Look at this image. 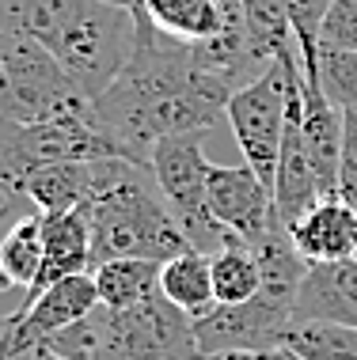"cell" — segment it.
<instances>
[{"label":"cell","instance_id":"obj_17","mask_svg":"<svg viewBox=\"0 0 357 360\" xmlns=\"http://www.w3.org/2000/svg\"><path fill=\"white\" fill-rule=\"evenodd\" d=\"M160 296L168 304H175L182 315L201 319L217 307L213 296V266H209V255L201 250H187V255L163 262L160 269Z\"/></svg>","mask_w":357,"mask_h":360},{"label":"cell","instance_id":"obj_18","mask_svg":"<svg viewBox=\"0 0 357 360\" xmlns=\"http://www.w3.org/2000/svg\"><path fill=\"white\" fill-rule=\"evenodd\" d=\"M149 19L179 42H206L225 31L228 12L220 0H141Z\"/></svg>","mask_w":357,"mask_h":360},{"label":"cell","instance_id":"obj_20","mask_svg":"<svg viewBox=\"0 0 357 360\" xmlns=\"http://www.w3.org/2000/svg\"><path fill=\"white\" fill-rule=\"evenodd\" d=\"M213 266V296L217 304H251L263 292V274H258V258L247 243L232 239L228 247H220L217 255H209Z\"/></svg>","mask_w":357,"mask_h":360},{"label":"cell","instance_id":"obj_28","mask_svg":"<svg viewBox=\"0 0 357 360\" xmlns=\"http://www.w3.org/2000/svg\"><path fill=\"white\" fill-rule=\"evenodd\" d=\"M217 360H301L296 353H289V349H263V353H225V356H217Z\"/></svg>","mask_w":357,"mask_h":360},{"label":"cell","instance_id":"obj_14","mask_svg":"<svg viewBox=\"0 0 357 360\" xmlns=\"http://www.w3.org/2000/svg\"><path fill=\"white\" fill-rule=\"evenodd\" d=\"M95 307H99V288H95V277L92 274H73V277L54 281L50 288L38 292L35 300H27L19 311H23L27 326H35L38 334L50 342L57 330L76 326L80 319H88Z\"/></svg>","mask_w":357,"mask_h":360},{"label":"cell","instance_id":"obj_6","mask_svg":"<svg viewBox=\"0 0 357 360\" xmlns=\"http://www.w3.org/2000/svg\"><path fill=\"white\" fill-rule=\"evenodd\" d=\"M88 160H122L114 141L95 125L92 110L61 114V118L38 125L4 122V133H0V193H4V201H15V193H23V182L35 171L54 167V163Z\"/></svg>","mask_w":357,"mask_h":360},{"label":"cell","instance_id":"obj_27","mask_svg":"<svg viewBox=\"0 0 357 360\" xmlns=\"http://www.w3.org/2000/svg\"><path fill=\"white\" fill-rule=\"evenodd\" d=\"M282 4H285L289 23L296 31V46L320 42V27H323V15L331 8V0H282Z\"/></svg>","mask_w":357,"mask_h":360},{"label":"cell","instance_id":"obj_12","mask_svg":"<svg viewBox=\"0 0 357 360\" xmlns=\"http://www.w3.org/2000/svg\"><path fill=\"white\" fill-rule=\"evenodd\" d=\"M289 239H293L296 255L308 266L320 262H346L357 250V205L334 198H323L312 205L296 224H289Z\"/></svg>","mask_w":357,"mask_h":360},{"label":"cell","instance_id":"obj_13","mask_svg":"<svg viewBox=\"0 0 357 360\" xmlns=\"http://www.w3.org/2000/svg\"><path fill=\"white\" fill-rule=\"evenodd\" d=\"M38 217H42V274H38L35 288L27 292V300L46 292L54 281L92 269V228L80 209L76 212H38Z\"/></svg>","mask_w":357,"mask_h":360},{"label":"cell","instance_id":"obj_10","mask_svg":"<svg viewBox=\"0 0 357 360\" xmlns=\"http://www.w3.org/2000/svg\"><path fill=\"white\" fill-rule=\"evenodd\" d=\"M206 193H209V217H213L232 239L247 243V247H258V243L277 228L274 190H270L247 163H239V167L209 163Z\"/></svg>","mask_w":357,"mask_h":360},{"label":"cell","instance_id":"obj_21","mask_svg":"<svg viewBox=\"0 0 357 360\" xmlns=\"http://www.w3.org/2000/svg\"><path fill=\"white\" fill-rule=\"evenodd\" d=\"M244 4V27L263 61H277L285 53H296V31L289 23L282 0H239Z\"/></svg>","mask_w":357,"mask_h":360},{"label":"cell","instance_id":"obj_19","mask_svg":"<svg viewBox=\"0 0 357 360\" xmlns=\"http://www.w3.org/2000/svg\"><path fill=\"white\" fill-rule=\"evenodd\" d=\"M42 274V217H27L0 239V292H31Z\"/></svg>","mask_w":357,"mask_h":360},{"label":"cell","instance_id":"obj_22","mask_svg":"<svg viewBox=\"0 0 357 360\" xmlns=\"http://www.w3.org/2000/svg\"><path fill=\"white\" fill-rule=\"evenodd\" d=\"M285 349L301 360H357V330L334 323H293Z\"/></svg>","mask_w":357,"mask_h":360},{"label":"cell","instance_id":"obj_5","mask_svg":"<svg viewBox=\"0 0 357 360\" xmlns=\"http://www.w3.org/2000/svg\"><path fill=\"white\" fill-rule=\"evenodd\" d=\"M84 110H92V99L38 38L0 31V118L38 125Z\"/></svg>","mask_w":357,"mask_h":360},{"label":"cell","instance_id":"obj_29","mask_svg":"<svg viewBox=\"0 0 357 360\" xmlns=\"http://www.w3.org/2000/svg\"><path fill=\"white\" fill-rule=\"evenodd\" d=\"M8 217H12V201H4V205H0V224H4Z\"/></svg>","mask_w":357,"mask_h":360},{"label":"cell","instance_id":"obj_25","mask_svg":"<svg viewBox=\"0 0 357 360\" xmlns=\"http://www.w3.org/2000/svg\"><path fill=\"white\" fill-rule=\"evenodd\" d=\"M320 46L357 53V0H331L320 27Z\"/></svg>","mask_w":357,"mask_h":360},{"label":"cell","instance_id":"obj_8","mask_svg":"<svg viewBox=\"0 0 357 360\" xmlns=\"http://www.w3.org/2000/svg\"><path fill=\"white\" fill-rule=\"evenodd\" d=\"M285 95H289L285 61L277 57L258 80L239 87L225 110L228 125H232V137L239 144V152H244V163L270 190H274L277 155H282V137H285Z\"/></svg>","mask_w":357,"mask_h":360},{"label":"cell","instance_id":"obj_1","mask_svg":"<svg viewBox=\"0 0 357 360\" xmlns=\"http://www.w3.org/2000/svg\"><path fill=\"white\" fill-rule=\"evenodd\" d=\"M133 53L107 91L92 103V114L95 125L122 152V160L149 167L160 141L213 129L236 91L213 80L194 61L190 42L163 34L144 8H133Z\"/></svg>","mask_w":357,"mask_h":360},{"label":"cell","instance_id":"obj_23","mask_svg":"<svg viewBox=\"0 0 357 360\" xmlns=\"http://www.w3.org/2000/svg\"><path fill=\"white\" fill-rule=\"evenodd\" d=\"M320 76L323 87L342 110H357V53L320 46Z\"/></svg>","mask_w":357,"mask_h":360},{"label":"cell","instance_id":"obj_26","mask_svg":"<svg viewBox=\"0 0 357 360\" xmlns=\"http://www.w3.org/2000/svg\"><path fill=\"white\" fill-rule=\"evenodd\" d=\"M339 198L357 205V110H342V155H339Z\"/></svg>","mask_w":357,"mask_h":360},{"label":"cell","instance_id":"obj_2","mask_svg":"<svg viewBox=\"0 0 357 360\" xmlns=\"http://www.w3.org/2000/svg\"><path fill=\"white\" fill-rule=\"evenodd\" d=\"M0 31L38 38L95 103L130 61L137 15L103 0H0Z\"/></svg>","mask_w":357,"mask_h":360},{"label":"cell","instance_id":"obj_9","mask_svg":"<svg viewBox=\"0 0 357 360\" xmlns=\"http://www.w3.org/2000/svg\"><path fill=\"white\" fill-rule=\"evenodd\" d=\"M289 326H293V304H282V300H270L258 292L251 304H217L209 315L194 319V338L201 360H217L225 353L282 349Z\"/></svg>","mask_w":357,"mask_h":360},{"label":"cell","instance_id":"obj_31","mask_svg":"<svg viewBox=\"0 0 357 360\" xmlns=\"http://www.w3.org/2000/svg\"><path fill=\"white\" fill-rule=\"evenodd\" d=\"M353 262H357V250H353Z\"/></svg>","mask_w":357,"mask_h":360},{"label":"cell","instance_id":"obj_3","mask_svg":"<svg viewBox=\"0 0 357 360\" xmlns=\"http://www.w3.org/2000/svg\"><path fill=\"white\" fill-rule=\"evenodd\" d=\"M80 212L92 228V269L114 258L171 262L194 250L171 217L152 171L141 163L103 160L99 190Z\"/></svg>","mask_w":357,"mask_h":360},{"label":"cell","instance_id":"obj_24","mask_svg":"<svg viewBox=\"0 0 357 360\" xmlns=\"http://www.w3.org/2000/svg\"><path fill=\"white\" fill-rule=\"evenodd\" d=\"M46 353V338L27 326L23 311L0 315V360H38Z\"/></svg>","mask_w":357,"mask_h":360},{"label":"cell","instance_id":"obj_11","mask_svg":"<svg viewBox=\"0 0 357 360\" xmlns=\"http://www.w3.org/2000/svg\"><path fill=\"white\" fill-rule=\"evenodd\" d=\"M293 323H334L357 330V262L308 266L293 304Z\"/></svg>","mask_w":357,"mask_h":360},{"label":"cell","instance_id":"obj_16","mask_svg":"<svg viewBox=\"0 0 357 360\" xmlns=\"http://www.w3.org/2000/svg\"><path fill=\"white\" fill-rule=\"evenodd\" d=\"M160 269L163 262L149 258H114L92 269L95 288H99V304L107 311H130L160 296Z\"/></svg>","mask_w":357,"mask_h":360},{"label":"cell","instance_id":"obj_7","mask_svg":"<svg viewBox=\"0 0 357 360\" xmlns=\"http://www.w3.org/2000/svg\"><path fill=\"white\" fill-rule=\"evenodd\" d=\"M149 171L156 179L163 201H168L171 217L179 220L182 236L190 239V247L201 255H217L220 247L232 243V236L209 217V160L201 152V133L160 141L152 148Z\"/></svg>","mask_w":357,"mask_h":360},{"label":"cell","instance_id":"obj_4","mask_svg":"<svg viewBox=\"0 0 357 360\" xmlns=\"http://www.w3.org/2000/svg\"><path fill=\"white\" fill-rule=\"evenodd\" d=\"M65 360H201L194 319L163 296L130 311L95 307L76 326H65L46 342Z\"/></svg>","mask_w":357,"mask_h":360},{"label":"cell","instance_id":"obj_15","mask_svg":"<svg viewBox=\"0 0 357 360\" xmlns=\"http://www.w3.org/2000/svg\"><path fill=\"white\" fill-rule=\"evenodd\" d=\"M103 179V160L88 163H54L35 171L23 182V198H31L38 212H76L95 198Z\"/></svg>","mask_w":357,"mask_h":360},{"label":"cell","instance_id":"obj_30","mask_svg":"<svg viewBox=\"0 0 357 360\" xmlns=\"http://www.w3.org/2000/svg\"><path fill=\"white\" fill-rule=\"evenodd\" d=\"M38 360H65V356H57V353H50V349H46V353L38 356Z\"/></svg>","mask_w":357,"mask_h":360}]
</instances>
